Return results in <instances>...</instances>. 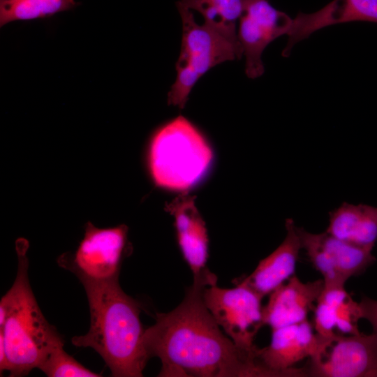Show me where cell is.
Returning a JSON list of instances; mask_svg holds the SVG:
<instances>
[{"label":"cell","instance_id":"cell-14","mask_svg":"<svg viewBox=\"0 0 377 377\" xmlns=\"http://www.w3.org/2000/svg\"><path fill=\"white\" fill-rule=\"evenodd\" d=\"M296 226L292 219H287L285 222L286 235L281 244L261 260L250 275L239 282L263 298L295 275L302 249Z\"/></svg>","mask_w":377,"mask_h":377},{"label":"cell","instance_id":"cell-19","mask_svg":"<svg viewBox=\"0 0 377 377\" xmlns=\"http://www.w3.org/2000/svg\"><path fill=\"white\" fill-rule=\"evenodd\" d=\"M331 20L334 25L353 22L377 23V0H333Z\"/></svg>","mask_w":377,"mask_h":377},{"label":"cell","instance_id":"cell-4","mask_svg":"<svg viewBox=\"0 0 377 377\" xmlns=\"http://www.w3.org/2000/svg\"><path fill=\"white\" fill-rule=\"evenodd\" d=\"M212 149L189 120L179 116L154 133L149 145V167L154 183L175 191L198 184L209 168Z\"/></svg>","mask_w":377,"mask_h":377},{"label":"cell","instance_id":"cell-5","mask_svg":"<svg viewBox=\"0 0 377 377\" xmlns=\"http://www.w3.org/2000/svg\"><path fill=\"white\" fill-rule=\"evenodd\" d=\"M262 300L240 282L232 288L214 283L203 291L205 304L225 334L239 348L251 353L259 349L254 340L264 325Z\"/></svg>","mask_w":377,"mask_h":377},{"label":"cell","instance_id":"cell-6","mask_svg":"<svg viewBox=\"0 0 377 377\" xmlns=\"http://www.w3.org/2000/svg\"><path fill=\"white\" fill-rule=\"evenodd\" d=\"M128 228L125 225L99 228L88 223L83 239L71 257H61L59 264L84 283L119 279L126 254Z\"/></svg>","mask_w":377,"mask_h":377},{"label":"cell","instance_id":"cell-12","mask_svg":"<svg viewBox=\"0 0 377 377\" xmlns=\"http://www.w3.org/2000/svg\"><path fill=\"white\" fill-rule=\"evenodd\" d=\"M323 286V279L304 283L293 275L269 295L263 308L264 325L274 330L307 320Z\"/></svg>","mask_w":377,"mask_h":377},{"label":"cell","instance_id":"cell-20","mask_svg":"<svg viewBox=\"0 0 377 377\" xmlns=\"http://www.w3.org/2000/svg\"><path fill=\"white\" fill-rule=\"evenodd\" d=\"M39 369L49 377L101 376L100 374L86 368L68 354L64 350V346L54 349Z\"/></svg>","mask_w":377,"mask_h":377},{"label":"cell","instance_id":"cell-11","mask_svg":"<svg viewBox=\"0 0 377 377\" xmlns=\"http://www.w3.org/2000/svg\"><path fill=\"white\" fill-rule=\"evenodd\" d=\"M320 337L308 320L272 330L269 346L260 348L258 360L276 377L308 376L306 369L293 366L318 350Z\"/></svg>","mask_w":377,"mask_h":377},{"label":"cell","instance_id":"cell-9","mask_svg":"<svg viewBox=\"0 0 377 377\" xmlns=\"http://www.w3.org/2000/svg\"><path fill=\"white\" fill-rule=\"evenodd\" d=\"M292 24L293 19L268 0H243L237 37L246 59L248 77L255 79L263 74L264 50L277 38L288 35Z\"/></svg>","mask_w":377,"mask_h":377},{"label":"cell","instance_id":"cell-1","mask_svg":"<svg viewBox=\"0 0 377 377\" xmlns=\"http://www.w3.org/2000/svg\"><path fill=\"white\" fill-rule=\"evenodd\" d=\"M208 271L193 278L182 302L168 313L156 314L143 341L149 358L158 357L160 377H275L258 353L241 349L214 320L203 300L204 289L216 283Z\"/></svg>","mask_w":377,"mask_h":377},{"label":"cell","instance_id":"cell-7","mask_svg":"<svg viewBox=\"0 0 377 377\" xmlns=\"http://www.w3.org/2000/svg\"><path fill=\"white\" fill-rule=\"evenodd\" d=\"M320 339L318 350L305 366L308 376L377 377L376 333L335 332Z\"/></svg>","mask_w":377,"mask_h":377},{"label":"cell","instance_id":"cell-8","mask_svg":"<svg viewBox=\"0 0 377 377\" xmlns=\"http://www.w3.org/2000/svg\"><path fill=\"white\" fill-rule=\"evenodd\" d=\"M302 249L323 276L325 288H342L376 261L370 249L338 239L326 231L311 233L296 226Z\"/></svg>","mask_w":377,"mask_h":377},{"label":"cell","instance_id":"cell-10","mask_svg":"<svg viewBox=\"0 0 377 377\" xmlns=\"http://www.w3.org/2000/svg\"><path fill=\"white\" fill-rule=\"evenodd\" d=\"M177 7L182 19V36L176 69L184 70L199 80L214 66L241 59L240 50L214 29L199 24L193 11Z\"/></svg>","mask_w":377,"mask_h":377},{"label":"cell","instance_id":"cell-13","mask_svg":"<svg viewBox=\"0 0 377 377\" xmlns=\"http://www.w3.org/2000/svg\"><path fill=\"white\" fill-rule=\"evenodd\" d=\"M166 209L174 216L178 244L193 278L209 271L206 265L209 244L207 228L193 197L182 193L171 201Z\"/></svg>","mask_w":377,"mask_h":377},{"label":"cell","instance_id":"cell-17","mask_svg":"<svg viewBox=\"0 0 377 377\" xmlns=\"http://www.w3.org/2000/svg\"><path fill=\"white\" fill-rule=\"evenodd\" d=\"M177 6L201 15L203 24L216 31L243 54L237 24L243 11V0H180Z\"/></svg>","mask_w":377,"mask_h":377},{"label":"cell","instance_id":"cell-3","mask_svg":"<svg viewBox=\"0 0 377 377\" xmlns=\"http://www.w3.org/2000/svg\"><path fill=\"white\" fill-rule=\"evenodd\" d=\"M15 281L0 301V336L10 376L27 375L39 369L49 355L64 346L55 327L43 314L29 283L25 246H17Z\"/></svg>","mask_w":377,"mask_h":377},{"label":"cell","instance_id":"cell-16","mask_svg":"<svg viewBox=\"0 0 377 377\" xmlns=\"http://www.w3.org/2000/svg\"><path fill=\"white\" fill-rule=\"evenodd\" d=\"M329 216L327 232L350 244L374 249L377 242V207L344 202Z\"/></svg>","mask_w":377,"mask_h":377},{"label":"cell","instance_id":"cell-18","mask_svg":"<svg viewBox=\"0 0 377 377\" xmlns=\"http://www.w3.org/2000/svg\"><path fill=\"white\" fill-rule=\"evenodd\" d=\"M78 4L74 0H0V25L52 16Z\"/></svg>","mask_w":377,"mask_h":377},{"label":"cell","instance_id":"cell-21","mask_svg":"<svg viewBox=\"0 0 377 377\" xmlns=\"http://www.w3.org/2000/svg\"><path fill=\"white\" fill-rule=\"evenodd\" d=\"M361 318L371 325L373 332L377 334V300L362 296L359 302Z\"/></svg>","mask_w":377,"mask_h":377},{"label":"cell","instance_id":"cell-15","mask_svg":"<svg viewBox=\"0 0 377 377\" xmlns=\"http://www.w3.org/2000/svg\"><path fill=\"white\" fill-rule=\"evenodd\" d=\"M313 326L320 336L333 335L334 329L342 334L360 333L357 323L361 318L359 302L342 288H325L316 302Z\"/></svg>","mask_w":377,"mask_h":377},{"label":"cell","instance_id":"cell-2","mask_svg":"<svg viewBox=\"0 0 377 377\" xmlns=\"http://www.w3.org/2000/svg\"><path fill=\"white\" fill-rule=\"evenodd\" d=\"M88 300L90 327L72 343L91 348L114 377H140L149 359L140 321L141 306L121 289L119 279L82 283Z\"/></svg>","mask_w":377,"mask_h":377}]
</instances>
